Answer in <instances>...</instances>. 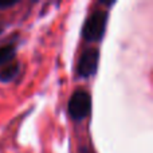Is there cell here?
<instances>
[{
	"mask_svg": "<svg viewBox=\"0 0 153 153\" xmlns=\"http://www.w3.org/2000/svg\"><path fill=\"white\" fill-rule=\"evenodd\" d=\"M108 19L109 12L108 10H95L86 18L82 27V36L86 42H100L102 40L103 35L106 31V26H108Z\"/></svg>",
	"mask_w": 153,
	"mask_h": 153,
	"instance_id": "obj_1",
	"label": "cell"
},
{
	"mask_svg": "<svg viewBox=\"0 0 153 153\" xmlns=\"http://www.w3.org/2000/svg\"><path fill=\"white\" fill-rule=\"evenodd\" d=\"M91 95L85 89H76L67 103V113L74 121H83L91 113Z\"/></svg>",
	"mask_w": 153,
	"mask_h": 153,
	"instance_id": "obj_2",
	"label": "cell"
},
{
	"mask_svg": "<svg viewBox=\"0 0 153 153\" xmlns=\"http://www.w3.org/2000/svg\"><path fill=\"white\" fill-rule=\"evenodd\" d=\"M98 62H100V51L95 47H89L83 50L78 59L76 65V74L81 78H90L95 75L98 70Z\"/></svg>",
	"mask_w": 153,
	"mask_h": 153,
	"instance_id": "obj_3",
	"label": "cell"
},
{
	"mask_svg": "<svg viewBox=\"0 0 153 153\" xmlns=\"http://www.w3.org/2000/svg\"><path fill=\"white\" fill-rule=\"evenodd\" d=\"M19 71H20V63H19L16 59L8 62L7 65L0 67V82H1V83L12 82L13 79L18 76Z\"/></svg>",
	"mask_w": 153,
	"mask_h": 153,
	"instance_id": "obj_4",
	"label": "cell"
},
{
	"mask_svg": "<svg viewBox=\"0 0 153 153\" xmlns=\"http://www.w3.org/2000/svg\"><path fill=\"white\" fill-rule=\"evenodd\" d=\"M16 56V48L13 45H5L0 47V67L13 61Z\"/></svg>",
	"mask_w": 153,
	"mask_h": 153,
	"instance_id": "obj_5",
	"label": "cell"
},
{
	"mask_svg": "<svg viewBox=\"0 0 153 153\" xmlns=\"http://www.w3.org/2000/svg\"><path fill=\"white\" fill-rule=\"evenodd\" d=\"M19 1L16 0H0V10H5V8H10L16 5Z\"/></svg>",
	"mask_w": 153,
	"mask_h": 153,
	"instance_id": "obj_6",
	"label": "cell"
},
{
	"mask_svg": "<svg viewBox=\"0 0 153 153\" xmlns=\"http://www.w3.org/2000/svg\"><path fill=\"white\" fill-rule=\"evenodd\" d=\"M0 32H1V24H0Z\"/></svg>",
	"mask_w": 153,
	"mask_h": 153,
	"instance_id": "obj_7",
	"label": "cell"
}]
</instances>
